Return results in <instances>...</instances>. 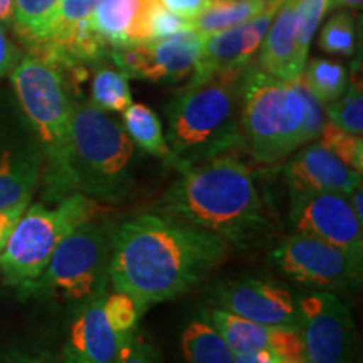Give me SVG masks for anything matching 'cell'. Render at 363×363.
I'll list each match as a JSON object with an SVG mask.
<instances>
[{"label":"cell","mask_w":363,"mask_h":363,"mask_svg":"<svg viewBox=\"0 0 363 363\" xmlns=\"http://www.w3.org/2000/svg\"><path fill=\"white\" fill-rule=\"evenodd\" d=\"M227 254L229 244L206 229L172 216L142 214L113 233L108 276L145 313L187 293Z\"/></svg>","instance_id":"1"},{"label":"cell","mask_w":363,"mask_h":363,"mask_svg":"<svg viewBox=\"0 0 363 363\" xmlns=\"http://www.w3.org/2000/svg\"><path fill=\"white\" fill-rule=\"evenodd\" d=\"M163 211L238 247L257 246L271 230L252 172L227 153L182 170Z\"/></svg>","instance_id":"2"},{"label":"cell","mask_w":363,"mask_h":363,"mask_svg":"<svg viewBox=\"0 0 363 363\" xmlns=\"http://www.w3.org/2000/svg\"><path fill=\"white\" fill-rule=\"evenodd\" d=\"M325 123V110L299 81H283L249 65L240 99V145L262 165L284 162Z\"/></svg>","instance_id":"3"},{"label":"cell","mask_w":363,"mask_h":363,"mask_svg":"<svg viewBox=\"0 0 363 363\" xmlns=\"http://www.w3.org/2000/svg\"><path fill=\"white\" fill-rule=\"evenodd\" d=\"M247 66L217 71L177 91L167 104L170 167L182 172L240 145V99Z\"/></svg>","instance_id":"4"},{"label":"cell","mask_w":363,"mask_h":363,"mask_svg":"<svg viewBox=\"0 0 363 363\" xmlns=\"http://www.w3.org/2000/svg\"><path fill=\"white\" fill-rule=\"evenodd\" d=\"M11 81L38 136L44 195L56 203L76 192L71 163L72 99L65 76L51 62L29 52L11 71Z\"/></svg>","instance_id":"5"},{"label":"cell","mask_w":363,"mask_h":363,"mask_svg":"<svg viewBox=\"0 0 363 363\" xmlns=\"http://www.w3.org/2000/svg\"><path fill=\"white\" fill-rule=\"evenodd\" d=\"M71 150L76 192L108 203L128 197L135 184V143L123 125L91 103L72 101Z\"/></svg>","instance_id":"6"},{"label":"cell","mask_w":363,"mask_h":363,"mask_svg":"<svg viewBox=\"0 0 363 363\" xmlns=\"http://www.w3.org/2000/svg\"><path fill=\"white\" fill-rule=\"evenodd\" d=\"M98 214V201L81 192L61 199L56 207L27 206L0 252V272L6 284L29 294L61 240Z\"/></svg>","instance_id":"7"},{"label":"cell","mask_w":363,"mask_h":363,"mask_svg":"<svg viewBox=\"0 0 363 363\" xmlns=\"http://www.w3.org/2000/svg\"><path fill=\"white\" fill-rule=\"evenodd\" d=\"M115 229L89 219L61 240L29 294H45L83 303L106 291L108 266Z\"/></svg>","instance_id":"8"},{"label":"cell","mask_w":363,"mask_h":363,"mask_svg":"<svg viewBox=\"0 0 363 363\" xmlns=\"http://www.w3.org/2000/svg\"><path fill=\"white\" fill-rule=\"evenodd\" d=\"M286 276L318 291L350 293L362 283L363 259L325 240L293 234L271 252Z\"/></svg>","instance_id":"9"},{"label":"cell","mask_w":363,"mask_h":363,"mask_svg":"<svg viewBox=\"0 0 363 363\" xmlns=\"http://www.w3.org/2000/svg\"><path fill=\"white\" fill-rule=\"evenodd\" d=\"M298 311L306 363H352L355 323L338 294L308 293L298 299Z\"/></svg>","instance_id":"10"},{"label":"cell","mask_w":363,"mask_h":363,"mask_svg":"<svg viewBox=\"0 0 363 363\" xmlns=\"http://www.w3.org/2000/svg\"><path fill=\"white\" fill-rule=\"evenodd\" d=\"M206 38V34L190 27L165 39L110 49L108 57L128 78L174 84L192 74Z\"/></svg>","instance_id":"11"},{"label":"cell","mask_w":363,"mask_h":363,"mask_svg":"<svg viewBox=\"0 0 363 363\" xmlns=\"http://www.w3.org/2000/svg\"><path fill=\"white\" fill-rule=\"evenodd\" d=\"M289 220L296 234L325 240L363 259V222L345 195L291 190Z\"/></svg>","instance_id":"12"},{"label":"cell","mask_w":363,"mask_h":363,"mask_svg":"<svg viewBox=\"0 0 363 363\" xmlns=\"http://www.w3.org/2000/svg\"><path fill=\"white\" fill-rule=\"evenodd\" d=\"M220 310L269 326L299 330L298 299L283 286L266 279L244 278L220 284L214 294Z\"/></svg>","instance_id":"13"},{"label":"cell","mask_w":363,"mask_h":363,"mask_svg":"<svg viewBox=\"0 0 363 363\" xmlns=\"http://www.w3.org/2000/svg\"><path fill=\"white\" fill-rule=\"evenodd\" d=\"M281 4L283 0H269L264 11L252 21L207 35L201 57L190 74V83L206 79L217 71L252 62L254 54L259 51L262 39Z\"/></svg>","instance_id":"14"},{"label":"cell","mask_w":363,"mask_h":363,"mask_svg":"<svg viewBox=\"0 0 363 363\" xmlns=\"http://www.w3.org/2000/svg\"><path fill=\"white\" fill-rule=\"evenodd\" d=\"M212 326L219 331L234 355L254 352H271L278 357L303 358L305 348L299 330L286 326L261 325L233 313L214 308L203 313Z\"/></svg>","instance_id":"15"},{"label":"cell","mask_w":363,"mask_h":363,"mask_svg":"<svg viewBox=\"0 0 363 363\" xmlns=\"http://www.w3.org/2000/svg\"><path fill=\"white\" fill-rule=\"evenodd\" d=\"M284 177L291 190L335 192L348 197L362 187V174L340 160L323 145L313 143L293 153L284 165Z\"/></svg>","instance_id":"16"},{"label":"cell","mask_w":363,"mask_h":363,"mask_svg":"<svg viewBox=\"0 0 363 363\" xmlns=\"http://www.w3.org/2000/svg\"><path fill=\"white\" fill-rule=\"evenodd\" d=\"M104 293L79 305L67 330L62 363H116L120 340L104 320Z\"/></svg>","instance_id":"17"},{"label":"cell","mask_w":363,"mask_h":363,"mask_svg":"<svg viewBox=\"0 0 363 363\" xmlns=\"http://www.w3.org/2000/svg\"><path fill=\"white\" fill-rule=\"evenodd\" d=\"M162 0H99L88 26L110 49L150 43V22Z\"/></svg>","instance_id":"18"},{"label":"cell","mask_w":363,"mask_h":363,"mask_svg":"<svg viewBox=\"0 0 363 363\" xmlns=\"http://www.w3.org/2000/svg\"><path fill=\"white\" fill-rule=\"evenodd\" d=\"M296 38V0H283L259 45V56H257L256 66L262 72L278 79H301L305 66L298 59Z\"/></svg>","instance_id":"19"},{"label":"cell","mask_w":363,"mask_h":363,"mask_svg":"<svg viewBox=\"0 0 363 363\" xmlns=\"http://www.w3.org/2000/svg\"><path fill=\"white\" fill-rule=\"evenodd\" d=\"M43 174V158L35 150H0V208L30 201Z\"/></svg>","instance_id":"20"},{"label":"cell","mask_w":363,"mask_h":363,"mask_svg":"<svg viewBox=\"0 0 363 363\" xmlns=\"http://www.w3.org/2000/svg\"><path fill=\"white\" fill-rule=\"evenodd\" d=\"M180 347L187 363H235L234 352L203 315L185 326Z\"/></svg>","instance_id":"21"},{"label":"cell","mask_w":363,"mask_h":363,"mask_svg":"<svg viewBox=\"0 0 363 363\" xmlns=\"http://www.w3.org/2000/svg\"><path fill=\"white\" fill-rule=\"evenodd\" d=\"M123 128L136 147L148 155L163 158L170 157V148L163 135L160 118L152 108L143 103H131L123 111Z\"/></svg>","instance_id":"22"},{"label":"cell","mask_w":363,"mask_h":363,"mask_svg":"<svg viewBox=\"0 0 363 363\" xmlns=\"http://www.w3.org/2000/svg\"><path fill=\"white\" fill-rule=\"evenodd\" d=\"M269 0H214L206 12L190 21L192 29L211 35L252 21L264 11Z\"/></svg>","instance_id":"23"},{"label":"cell","mask_w":363,"mask_h":363,"mask_svg":"<svg viewBox=\"0 0 363 363\" xmlns=\"http://www.w3.org/2000/svg\"><path fill=\"white\" fill-rule=\"evenodd\" d=\"M59 0H13L12 26L29 52L39 49L48 38Z\"/></svg>","instance_id":"24"},{"label":"cell","mask_w":363,"mask_h":363,"mask_svg":"<svg viewBox=\"0 0 363 363\" xmlns=\"http://www.w3.org/2000/svg\"><path fill=\"white\" fill-rule=\"evenodd\" d=\"M301 83L308 93L325 108L326 104L337 101L345 93L348 84V71L340 62L313 57L305 65Z\"/></svg>","instance_id":"25"},{"label":"cell","mask_w":363,"mask_h":363,"mask_svg":"<svg viewBox=\"0 0 363 363\" xmlns=\"http://www.w3.org/2000/svg\"><path fill=\"white\" fill-rule=\"evenodd\" d=\"M131 103L128 76L118 67L99 66L91 84V104L104 113H123Z\"/></svg>","instance_id":"26"},{"label":"cell","mask_w":363,"mask_h":363,"mask_svg":"<svg viewBox=\"0 0 363 363\" xmlns=\"http://www.w3.org/2000/svg\"><path fill=\"white\" fill-rule=\"evenodd\" d=\"M98 2L99 0H59L48 38L39 49L33 51V54L43 56L44 52L61 45L72 34V30L93 13Z\"/></svg>","instance_id":"27"},{"label":"cell","mask_w":363,"mask_h":363,"mask_svg":"<svg viewBox=\"0 0 363 363\" xmlns=\"http://www.w3.org/2000/svg\"><path fill=\"white\" fill-rule=\"evenodd\" d=\"M328 120L343 131H348L352 135L363 133V91L360 78L352 76L348 79L347 89L337 101L326 104L323 108Z\"/></svg>","instance_id":"28"},{"label":"cell","mask_w":363,"mask_h":363,"mask_svg":"<svg viewBox=\"0 0 363 363\" xmlns=\"http://www.w3.org/2000/svg\"><path fill=\"white\" fill-rule=\"evenodd\" d=\"M101 308L104 320L115 331L120 343L130 338L131 335H135V331L138 330V321L143 313L140 311L135 299L126 293L118 291V289H115V293L111 294L104 293Z\"/></svg>","instance_id":"29"},{"label":"cell","mask_w":363,"mask_h":363,"mask_svg":"<svg viewBox=\"0 0 363 363\" xmlns=\"http://www.w3.org/2000/svg\"><path fill=\"white\" fill-rule=\"evenodd\" d=\"M320 48L328 54L353 56L357 49L355 19L350 12L340 11L331 16L320 33Z\"/></svg>","instance_id":"30"},{"label":"cell","mask_w":363,"mask_h":363,"mask_svg":"<svg viewBox=\"0 0 363 363\" xmlns=\"http://www.w3.org/2000/svg\"><path fill=\"white\" fill-rule=\"evenodd\" d=\"M318 143L323 145L333 155H337L345 165L358 174L363 172V140L360 135H352L335 126L331 121H325L318 135Z\"/></svg>","instance_id":"31"},{"label":"cell","mask_w":363,"mask_h":363,"mask_svg":"<svg viewBox=\"0 0 363 363\" xmlns=\"http://www.w3.org/2000/svg\"><path fill=\"white\" fill-rule=\"evenodd\" d=\"M328 12V0H296L298 16V59L303 66L306 65L308 54L315 38V33L320 26L325 13Z\"/></svg>","instance_id":"32"},{"label":"cell","mask_w":363,"mask_h":363,"mask_svg":"<svg viewBox=\"0 0 363 363\" xmlns=\"http://www.w3.org/2000/svg\"><path fill=\"white\" fill-rule=\"evenodd\" d=\"M116 363H162V357L152 338L136 330L135 335L120 343Z\"/></svg>","instance_id":"33"},{"label":"cell","mask_w":363,"mask_h":363,"mask_svg":"<svg viewBox=\"0 0 363 363\" xmlns=\"http://www.w3.org/2000/svg\"><path fill=\"white\" fill-rule=\"evenodd\" d=\"M190 21L184 19V17L177 16V13L170 12L169 9L160 6L153 13L152 22H150V40L165 39L169 35H174L182 30L190 29Z\"/></svg>","instance_id":"34"},{"label":"cell","mask_w":363,"mask_h":363,"mask_svg":"<svg viewBox=\"0 0 363 363\" xmlns=\"http://www.w3.org/2000/svg\"><path fill=\"white\" fill-rule=\"evenodd\" d=\"M29 203L30 201H22L13 203V206L0 208V252H2L4 246L7 244L9 235H11L12 229L16 227L17 220H19L21 216L24 214V211Z\"/></svg>","instance_id":"35"},{"label":"cell","mask_w":363,"mask_h":363,"mask_svg":"<svg viewBox=\"0 0 363 363\" xmlns=\"http://www.w3.org/2000/svg\"><path fill=\"white\" fill-rule=\"evenodd\" d=\"M212 2L214 0H162L163 7L189 21H194L206 12Z\"/></svg>","instance_id":"36"},{"label":"cell","mask_w":363,"mask_h":363,"mask_svg":"<svg viewBox=\"0 0 363 363\" xmlns=\"http://www.w3.org/2000/svg\"><path fill=\"white\" fill-rule=\"evenodd\" d=\"M19 49H17L12 40L9 39L6 29L0 24V78L11 74V71L16 67L17 62H19Z\"/></svg>","instance_id":"37"},{"label":"cell","mask_w":363,"mask_h":363,"mask_svg":"<svg viewBox=\"0 0 363 363\" xmlns=\"http://www.w3.org/2000/svg\"><path fill=\"white\" fill-rule=\"evenodd\" d=\"M235 363H306L303 358L278 357L271 352H254L235 355Z\"/></svg>","instance_id":"38"},{"label":"cell","mask_w":363,"mask_h":363,"mask_svg":"<svg viewBox=\"0 0 363 363\" xmlns=\"http://www.w3.org/2000/svg\"><path fill=\"white\" fill-rule=\"evenodd\" d=\"M13 0H0V24L12 26Z\"/></svg>","instance_id":"39"},{"label":"cell","mask_w":363,"mask_h":363,"mask_svg":"<svg viewBox=\"0 0 363 363\" xmlns=\"http://www.w3.org/2000/svg\"><path fill=\"white\" fill-rule=\"evenodd\" d=\"M363 0H328V11H337V9L352 7L357 9L362 6Z\"/></svg>","instance_id":"40"},{"label":"cell","mask_w":363,"mask_h":363,"mask_svg":"<svg viewBox=\"0 0 363 363\" xmlns=\"http://www.w3.org/2000/svg\"><path fill=\"white\" fill-rule=\"evenodd\" d=\"M4 363H45L40 360V358L22 355V353H16V355H11Z\"/></svg>","instance_id":"41"}]
</instances>
